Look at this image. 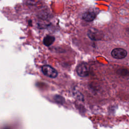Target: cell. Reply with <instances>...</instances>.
Listing matches in <instances>:
<instances>
[{
	"label": "cell",
	"mask_w": 129,
	"mask_h": 129,
	"mask_svg": "<svg viewBox=\"0 0 129 129\" xmlns=\"http://www.w3.org/2000/svg\"><path fill=\"white\" fill-rule=\"evenodd\" d=\"M42 72L45 75L52 78L57 77L58 75L57 71L49 65L44 66L42 67Z\"/></svg>",
	"instance_id": "cell-1"
},
{
	"label": "cell",
	"mask_w": 129,
	"mask_h": 129,
	"mask_svg": "<svg viewBox=\"0 0 129 129\" xmlns=\"http://www.w3.org/2000/svg\"><path fill=\"white\" fill-rule=\"evenodd\" d=\"M78 75L82 77H85L88 76L89 74V67L86 63H81L79 64L76 69Z\"/></svg>",
	"instance_id": "cell-2"
},
{
	"label": "cell",
	"mask_w": 129,
	"mask_h": 129,
	"mask_svg": "<svg viewBox=\"0 0 129 129\" xmlns=\"http://www.w3.org/2000/svg\"><path fill=\"white\" fill-rule=\"evenodd\" d=\"M111 55L112 57L115 59H122L126 57L127 52L123 49L116 48L112 51Z\"/></svg>",
	"instance_id": "cell-3"
},
{
	"label": "cell",
	"mask_w": 129,
	"mask_h": 129,
	"mask_svg": "<svg viewBox=\"0 0 129 129\" xmlns=\"http://www.w3.org/2000/svg\"><path fill=\"white\" fill-rule=\"evenodd\" d=\"M96 17V14L91 11H87L85 12L82 15V18L88 22L92 21Z\"/></svg>",
	"instance_id": "cell-4"
},
{
	"label": "cell",
	"mask_w": 129,
	"mask_h": 129,
	"mask_svg": "<svg viewBox=\"0 0 129 129\" xmlns=\"http://www.w3.org/2000/svg\"><path fill=\"white\" fill-rule=\"evenodd\" d=\"M55 39L54 37L50 35H48L45 37L44 39V44L45 46L47 47L50 46L54 42Z\"/></svg>",
	"instance_id": "cell-5"
}]
</instances>
